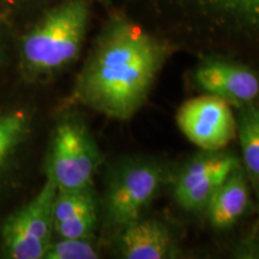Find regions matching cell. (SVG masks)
Returning a JSON list of instances; mask_svg holds the SVG:
<instances>
[{
	"mask_svg": "<svg viewBox=\"0 0 259 259\" xmlns=\"http://www.w3.org/2000/svg\"><path fill=\"white\" fill-rule=\"evenodd\" d=\"M174 52L121 5L112 6L77 76L73 101L106 118L127 121L147 103Z\"/></svg>",
	"mask_w": 259,
	"mask_h": 259,
	"instance_id": "1",
	"label": "cell"
},
{
	"mask_svg": "<svg viewBox=\"0 0 259 259\" xmlns=\"http://www.w3.org/2000/svg\"><path fill=\"white\" fill-rule=\"evenodd\" d=\"M58 186L50 174L40 191L10 213L0 228V248L9 259H45L54 239L53 208Z\"/></svg>",
	"mask_w": 259,
	"mask_h": 259,
	"instance_id": "6",
	"label": "cell"
},
{
	"mask_svg": "<svg viewBox=\"0 0 259 259\" xmlns=\"http://www.w3.org/2000/svg\"><path fill=\"white\" fill-rule=\"evenodd\" d=\"M94 238H57L51 242L45 259H97L100 258Z\"/></svg>",
	"mask_w": 259,
	"mask_h": 259,
	"instance_id": "15",
	"label": "cell"
},
{
	"mask_svg": "<svg viewBox=\"0 0 259 259\" xmlns=\"http://www.w3.org/2000/svg\"><path fill=\"white\" fill-rule=\"evenodd\" d=\"M100 199L94 185L82 189H58L54 199V236L95 238Z\"/></svg>",
	"mask_w": 259,
	"mask_h": 259,
	"instance_id": "11",
	"label": "cell"
},
{
	"mask_svg": "<svg viewBox=\"0 0 259 259\" xmlns=\"http://www.w3.org/2000/svg\"><path fill=\"white\" fill-rule=\"evenodd\" d=\"M5 57H6L5 44H4V40H3L2 35H0V69H2L3 65L5 63Z\"/></svg>",
	"mask_w": 259,
	"mask_h": 259,
	"instance_id": "17",
	"label": "cell"
},
{
	"mask_svg": "<svg viewBox=\"0 0 259 259\" xmlns=\"http://www.w3.org/2000/svg\"><path fill=\"white\" fill-rule=\"evenodd\" d=\"M101 163V151L82 116L74 112L61 116L53 130L46 161V173L58 189L93 185Z\"/></svg>",
	"mask_w": 259,
	"mask_h": 259,
	"instance_id": "5",
	"label": "cell"
},
{
	"mask_svg": "<svg viewBox=\"0 0 259 259\" xmlns=\"http://www.w3.org/2000/svg\"><path fill=\"white\" fill-rule=\"evenodd\" d=\"M169 171L156 158L135 156L122 158L109 169L100 200L106 227L119 232L143 218Z\"/></svg>",
	"mask_w": 259,
	"mask_h": 259,
	"instance_id": "4",
	"label": "cell"
},
{
	"mask_svg": "<svg viewBox=\"0 0 259 259\" xmlns=\"http://www.w3.org/2000/svg\"><path fill=\"white\" fill-rule=\"evenodd\" d=\"M250 181L242 164L226 178L205 209L210 226L218 231H229L255 210Z\"/></svg>",
	"mask_w": 259,
	"mask_h": 259,
	"instance_id": "12",
	"label": "cell"
},
{
	"mask_svg": "<svg viewBox=\"0 0 259 259\" xmlns=\"http://www.w3.org/2000/svg\"><path fill=\"white\" fill-rule=\"evenodd\" d=\"M34 130L29 107L11 105L0 108V185L15 167Z\"/></svg>",
	"mask_w": 259,
	"mask_h": 259,
	"instance_id": "13",
	"label": "cell"
},
{
	"mask_svg": "<svg viewBox=\"0 0 259 259\" xmlns=\"http://www.w3.org/2000/svg\"><path fill=\"white\" fill-rule=\"evenodd\" d=\"M192 82L204 94L216 96L234 108L259 106V69L227 57H200Z\"/></svg>",
	"mask_w": 259,
	"mask_h": 259,
	"instance_id": "8",
	"label": "cell"
},
{
	"mask_svg": "<svg viewBox=\"0 0 259 259\" xmlns=\"http://www.w3.org/2000/svg\"><path fill=\"white\" fill-rule=\"evenodd\" d=\"M177 125L200 150H222L236 138V116L233 107L219 97L204 94L181 105Z\"/></svg>",
	"mask_w": 259,
	"mask_h": 259,
	"instance_id": "9",
	"label": "cell"
},
{
	"mask_svg": "<svg viewBox=\"0 0 259 259\" xmlns=\"http://www.w3.org/2000/svg\"><path fill=\"white\" fill-rule=\"evenodd\" d=\"M255 220L244 238L238 242L234 257L246 259H259V203H255Z\"/></svg>",
	"mask_w": 259,
	"mask_h": 259,
	"instance_id": "16",
	"label": "cell"
},
{
	"mask_svg": "<svg viewBox=\"0 0 259 259\" xmlns=\"http://www.w3.org/2000/svg\"><path fill=\"white\" fill-rule=\"evenodd\" d=\"M240 164V156L233 151L200 150L169 173L171 196L185 211H205L221 184Z\"/></svg>",
	"mask_w": 259,
	"mask_h": 259,
	"instance_id": "7",
	"label": "cell"
},
{
	"mask_svg": "<svg viewBox=\"0 0 259 259\" xmlns=\"http://www.w3.org/2000/svg\"><path fill=\"white\" fill-rule=\"evenodd\" d=\"M116 253L125 259L179 258L181 250L167 223L157 219H139L116 232Z\"/></svg>",
	"mask_w": 259,
	"mask_h": 259,
	"instance_id": "10",
	"label": "cell"
},
{
	"mask_svg": "<svg viewBox=\"0 0 259 259\" xmlns=\"http://www.w3.org/2000/svg\"><path fill=\"white\" fill-rule=\"evenodd\" d=\"M23 2H36V0H23Z\"/></svg>",
	"mask_w": 259,
	"mask_h": 259,
	"instance_id": "18",
	"label": "cell"
},
{
	"mask_svg": "<svg viewBox=\"0 0 259 259\" xmlns=\"http://www.w3.org/2000/svg\"><path fill=\"white\" fill-rule=\"evenodd\" d=\"M94 0H57L38 15L19 44V69L29 82H47L79 59Z\"/></svg>",
	"mask_w": 259,
	"mask_h": 259,
	"instance_id": "3",
	"label": "cell"
},
{
	"mask_svg": "<svg viewBox=\"0 0 259 259\" xmlns=\"http://www.w3.org/2000/svg\"><path fill=\"white\" fill-rule=\"evenodd\" d=\"M130 15L176 48L259 69V0H122Z\"/></svg>",
	"mask_w": 259,
	"mask_h": 259,
	"instance_id": "2",
	"label": "cell"
},
{
	"mask_svg": "<svg viewBox=\"0 0 259 259\" xmlns=\"http://www.w3.org/2000/svg\"><path fill=\"white\" fill-rule=\"evenodd\" d=\"M235 116L241 164L250 181L255 203H259V106L235 108Z\"/></svg>",
	"mask_w": 259,
	"mask_h": 259,
	"instance_id": "14",
	"label": "cell"
}]
</instances>
